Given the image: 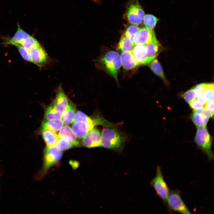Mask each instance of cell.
<instances>
[{"label":"cell","instance_id":"cell-1","mask_svg":"<svg viewBox=\"0 0 214 214\" xmlns=\"http://www.w3.org/2000/svg\"><path fill=\"white\" fill-rule=\"evenodd\" d=\"M105 128L101 133L100 146L107 149L122 148L127 139L126 134L116 128Z\"/></svg>","mask_w":214,"mask_h":214},{"label":"cell","instance_id":"cell-2","mask_svg":"<svg viewBox=\"0 0 214 214\" xmlns=\"http://www.w3.org/2000/svg\"><path fill=\"white\" fill-rule=\"evenodd\" d=\"M97 125H102L110 128L114 127L116 124L108 121L103 117L97 116L89 122H74L72 125V129L78 138L82 139Z\"/></svg>","mask_w":214,"mask_h":214},{"label":"cell","instance_id":"cell-3","mask_svg":"<svg viewBox=\"0 0 214 214\" xmlns=\"http://www.w3.org/2000/svg\"><path fill=\"white\" fill-rule=\"evenodd\" d=\"M105 71L118 83L117 75L122 65L121 56L116 51H111L107 52L98 60Z\"/></svg>","mask_w":214,"mask_h":214},{"label":"cell","instance_id":"cell-4","mask_svg":"<svg viewBox=\"0 0 214 214\" xmlns=\"http://www.w3.org/2000/svg\"><path fill=\"white\" fill-rule=\"evenodd\" d=\"M62 155V150L55 145L47 146L44 151L43 168L36 175L35 179L38 180L42 178L49 168L59 161Z\"/></svg>","mask_w":214,"mask_h":214},{"label":"cell","instance_id":"cell-5","mask_svg":"<svg viewBox=\"0 0 214 214\" xmlns=\"http://www.w3.org/2000/svg\"><path fill=\"white\" fill-rule=\"evenodd\" d=\"M195 141L197 146L207 155L210 160L214 159L211 149L212 137L206 126L197 128Z\"/></svg>","mask_w":214,"mask_h":214},{"label":"cell","instance_id":"cell-6","mask_svg":"<svg viewBox=\"0 0 214 214\" xmlns=\"http://www.w3.org/2000/svg\"><path fill=\"white\" fill-rule=\"evenodd\" d=\"M157 195L165 202H166L169 193V190L164 180L160 166L157 167L156 173L151 182Z\"/></svg>","mask_w":214,"mask_h":214},{"label":"cell","instance_id":"cell-7","mask_svg":"<svg viewBox=\"0 0 214 214\" xmlns=\"http://www.w3.org/2000/svg\"><path fill=\"white\" fill-rule=\"evenodd\" d=\"M166 202L169 208L174 211L183 214L191 213L178 191L170 192Z\"/></svg>","mask_w":214,"mask_h":214},{"label":"cell","instance_id":"cell-8","mask_svg":"<svg viewBox=\"0 0 214 214\" xmlns=\"http://www.w3.org/2000/svg\"><path fill=\"white\" fill-rule=\"evenodd\" d=\"M32 62L42 67L47 62L48 55L43 48L40 45L29 51Z\"/></svg>","mask_w":214,"mask_h":214},{"label":"cell","instance_id":"cell-9","mask_svg":"<svg viewBox=\"0 0 214 214\" xmlns=\"http://www.w3.org/2000/svg\"><path fill=\"white\" fill-rule=\"evenodd\" d=\"M156 38L153 30L144 27L140 28L135 35L133 42L134 45H144Z\"/></svg>","mask_w":214,"mask_h":214},{"label":"cell","instance_id":"cell-10","mask_svg":"<svg viewBox=\"0 0 214 214\" xmlns=\"http://www.w3.org/2000/svg\"><path fill=\"white\" fill-rule=\"evenodd\" d=\"M131 52L139 65L148 64L154 60L148 56L146 44L134 45Z\"/></svg>","mask_w":214,"mask_h":214},{"label":"cell","instance_id":"cell-11","mask_svg":"<svg viewBox=\"0 0 214 214\" xmlns=\"http://www.w3.org/2000/svg\"><path fill=\"white\" fill-rule=\"evenodd\" d=\"M101 133L97 129L93 128L83 138V143L85 147L92 148L100 146Z\"/></svg>","mask_w":214,"mask_h":214},{"label":"cell","instance_id":"cell-12","mask_svg":"<svg viewBox=\"0 0 214 214\" xmlns=\"http://www.w3.org/2000/svg\"><path fill=\"white\" fill-rule=\"evenodd\" d=\"M69 102L68 98L64 92L62 86L60 85L58 88L53 104L62 113L66 109Z\"/></svg>","mask_w":214,"mask_h":214},{"label":"cell","instance_id":"cell-13","mask_svg":"<svg viewBox=\"0 0 214 214\" xmlns=\"http://www.w3.org/2000/svg\"><path fill=\"white\" fill-rule=\"evenodd\" d=\"M58 136L71 142L74 146H78L80 144L78 137L68 126H62L60 129Z\"/></svg>","mask_w":214,"mask_h":214},{"label":"cell","instance_id":"cell-14","mask_svg":"<svg viewBox=\"0 0 214 214\" xmlns=\"http://www.w3.org/2000/svg\"><path fill=\"white\" fill-rule=\"evenodd\" d=\"M120 56L122 65L125 70H131L139 65L131 51L123 52Z\"/></svg>","mask_w":214,"mask_h":214},{"label":"cell","instance_id":"cell-15","mask_svg":"<svg viewBox=\"0 0 214 214\" xmlns=\"http://www.w3.org/2000/svg\"><path fill=\"white\" fill-rule=\"evenodd\" d=\"M75 110V105L73 103L70 102L60 116V119L63 124L68 125L73 122Z\"/></svg>","mask_w":214,"mask_h":214},{"label":"cell","instance_id":"cell-16","mask_svg":"<svg viewBox=\"0 0 214 214\" xmlns=\"http://www.w3.org/2000/svg\"><path fill=\"white\" fill-rule=\"evenodd\" d=\"M63 125V123L59 119L52 120L44 119L42 123L39 133H41L46 130L57 132L60 130Z\"/></svg>","mask_w":214,"mask_h":214},{"label":"cell","instance_id":"cell-17","mask_svg":"<svg viewBox=\"0 0 214 214\" xmlns=\"http://www.w3.org/2000/svg\"><path fill=\"white\" fill-rule=\"evenodd\" d=\"M29 35L21 29L19 25L18 24L17 30L14 36L11 38H8L3 43L15 46L19 45L20 42Z\"/></svg>","mask_w":214,"mask_h":214},{"label":"cell","instance_id":"cell-18","mask_svg":"<svg viewBox=\"0 0 214 214\" xmlns=\"http://www.w3.org/2000/svg\"><path fill=\"white\" fill-rule=\"evenodd\" d=\"M127 15L128 21L133 24L138 26L142 23V20L138 16L135 7L134 0L130 2L128 7Z\"/></svg>","mask_w":214,"mask_h":214},{"label":"cell","instance_id":"cell-19","mask_svg":"<svg viewBox=\"0 0 214 214\" xmlns=\"http://www.w3.org/2000/svg\"><path fill=\"white\" fill-rule=\"evenodd\" d=\"M146 45L148 56L153 59H155L160 46V43L156 38L147 43Z\"/></svg>","mask_w":214,"mask_h":214},{"label":"cell","instance_id":"cell-20","mask_svg":"<svg viewBox=\"0 0 214 214\" xmlns=\"http://www.w3.org/2000/svg\"><path fill=\"white\" fill-rule=\"evenodd\" d=\"M134 46L132 40L123 34L118 44L117 49L122 52L131 51Z\"/></svg>","mask_w":214,"mask_h":214},{"label":"cell","instance_id":"cell-21","mask_svg":"<svg viewBox=\"0 0 214 214\" xmlns=\"http://www.w3.org/2000/svg\"><path fill=\"white\" fill-rule=\"evenodd\" d=\"M43 138L47 146L55 145L59 136L55 132L46 130L41 133Z\"/></svg>","mask_w":214,"mask_h":214},{"label":"cell","instance_id":"cell-22","mask_svg":"<svg viewBox=\"0 0 214 214\" xmlns=\"http://www.w3.org/2000/svg\"><path fill=\"white\" fill-rule=\"evenodd\" d=\"M190 117L191 119L197 128L206 126L209 118L194 111Z\"/></svg>","mask_w":214,"mask_h":214},{"label":"cell","instance_id":"cell-23","mask_svg":"<svg viewBox=\"0 0 214 214\" xmlns=\"http://www.w3.org/2000/svg\"><path fill=\"white\" fill-rule=\"evenodd\" d=\"M149 66L155 74L160 78L166 84H168L162 67L157 59H154L150 63Z\"/></svg>","mask_w":214,"mask_h":214},{"label":"cell","instance_id":"cell-24","mask_svg":"<svg viewBox=\"0 0 214 214\" xmlns=\"http://www.w3.org/2000/svg\"><path fill=\"white\" fill-rule=\"evenodd\" d=\"M19 45H22L29 51L40 45L38 41L30 35L22 40Z\"/></svg>","mask_w":214,"mask_h":214},{"label":"cell","instance_id":"cell-25","mask_svg":"<svg viewBox=\"0 0 214 214\" xmlns=\"http://www.w3.org/2000/svg\"><path fill=\"white\" fill-rule=\"evenodd\" d=\"M61 114V112L57 110L52 104L45 109V117L48 120L56 119L60 118Z\"/></svg>","mask_w":214,"mask_h":214},{"label":"cell","instance_id":"cell-26","mask_svg":"<svg viewBox=\"0 0 214 214\" xmlns=\"http://www.w3.org/2000/svg\"><path fill=\"white\" fill-rule=\"evenodd\" d=\"M143 20L145 27L151 30L153 29L159 21L158 18L151 14L145 15Z\"/></svg>","mask_w":214,"mask_h":214},{"label":"cell","instance_id":"cell-27","mask_svg":"<svg viewBox=\"0 0 214 214\" xmlns=\"http://www.w3.org/2000/svg\"><path fill=\"white\" fill-rule=\"evenodd\" d=\"M214 86L213 83L204 85L203 92L208 102H214Z\"/></svg>","mask_w":214,"mask_h":214},{"label":"cell","instance_id":"cell-28","mask_svg":"<svg viewBox=\"0 0 214 214\" xmlns=\"http://www.w3.org/2000/svg\"><path fill=\"white\" fill-rule=\"evenodd\" d=\"M55 145L62 150H68L74 146L71 142L59 136Z\"/></svg>","mask_w":214,"mask_h":214},{"label":"cell","instance_id":"cell-29","mask_svg":"<svg viewBox=\"0 0 214 214\" xmlns=\"http://www.w3.org/2000/svg\"><path fill=\"white\" fill-rule=\"evenodd\" d=\"M140 28L138 25L134 24L131 25L127 28L124 34L133 41L135 35L139 31Z\"/></svg>","mask_w":214,"mask_h":214},{"label":"cell","instance_id":"cell-30","mask_svg":"<svg viewBox=\"0 0 214 214\" xmlns=\"http://www.w3.org/2000/svg\"><path fill=\"white\" fill-rule=\"evenodd\" d=\"M197 95V92L193 88L185 92L182 95V97L185 101L189 103L196 98Z\"/></svg>","mask_w":214,"mask_h":214},{"label":"cell","instance_id":"cell-31","mask_svg":"<svg viewBox=\"0 0 214 214\" xmlns=\"http://www.w3.org/2000/svg\"><path fill=\"white\" fill-rule=\"evenodd\" d=\"M93 119V118H91L82 111H78L75 113L74 121L88 122L91 121Z\"/></svg>","mask_w":214,"mask_h":214},{"label":"cell","instance_id":"cell-32","mask_svg":"<svg viewBox=\"0 0 214 214\" xmlns=\"http://www.w3.org/2000/svg\"><path fill=\"white\" fill-rule=\"evenodd\" d=\"M15 46L23 59L27 61L32 62L29 51L20 45H17Z\"/></svg>","mask_w":214,"mask_h":214},{"label":"cell","instance_id":"cell-33","mask_svg":"<svg viewBox=\"0 0 214 214\" xmlns=\"http://www.w3.org/2000/svg\"><path fill=\"white\" fill-rule=\"evenodd\" d=\"M193 111L209 118L212 117L213 116L214 110L209 109L204 107Z\"/></svg>","mask_w":214,"mask_h":214},{"label":"cell","instance_id":"cell-34","mask_svg":"<svg viewBox=\"0 0 214 214\" xmlns=\"http://www.w3.org/2000/svg\"><path fill=\"white\" fill-rule=\"evenodd\" d=\"M134 4L138 16L142 20H143L145 15L144 11L137 0H134Z\"/></svg>","mask_w":214,"mask_h":214},{"label":"cell","instance_id":"cell-35","mask_svg":"<svg viewBox=\"0 0 214 214\" xmlns=\"http://www.w3.org/2000/svg\"><path fill=\"white\" fill-rule=\"evenodd\" d=\"M189 104L191 108L194 110L204 107L203 105L195 99L189 103Z\"/></svg>","mask_w":214,"mask_h":214},{"label":"cell","instance_id":"cell-36","mask_svg":"<svg viewBox=\"0 0 214 214\" xmlns=\"http://www.w3.org/2000/svg\"><path fill=\"white\" fill-rule=\"evenodd\" d=\"M196 97L197 100L202 104L203 106L207 102L203 92H198Z\"/></svg>","mask_w":214,"mask_h":214},{"label":"cell","instance_id":"cell-37","mask_svg":"<svg viewBox=\"0 0 214 214\" xmlns=\"http://www.w3.org/2000/svg\"><path fill=\"white\" fill-rule=\"evenodd\" d=\"M205 84V83L199 84L195 86L193 88L197 93L200 92H203Z\"/></svg>","mask_w":214,"mask_h":214},{"label":"cell","instance_id":"cell-38","mask_svg":"<svg viewBox=\"0 0 214 214\" xmlns=\"http://www.w3.org/2000/svg\"><path fill=\"white\" fill-rule=\"evenodd\" d=\"M204 107L209 109L214 110V102L207 101L204 106Z\"/></svg>","mask_w":214,"mask_h":214},{"label":"cell","instance_id":"cell-39","mask_svg":"<svg viewBox=\"0 0 214 214\" xmlns=\"http://www.w3.org/2000/svg\"><path fill=\"white\" fill-rule=\"evenodd\" d=\"M71 164L72 166L74 167V168H76L77 166H78V163L76 162L72 161Z\"/></svg>","mask_w":214,"mask_h":214},{"label":"cell","instance_id":"cell-40","mask_svg":"<svg viewBox=\"0 0 214 214\" xmlns=\"http://www.w3.org/2000/svg\"><path fill=\"white\" fill-rule=\"evenodd\" d=\"M1 172L0 171V177L1 176Z\"/></svg>","mask_w":214,"mask_h":214},{"label":"cell","instance_id":"cell-41","mask_svg":"<svg viewBox=\"0 0 214 214\" xmlns=\"http://www.w3.org/2000/svg\"></svg>","mask_w":214,"mask_h":214}]
</instances>
